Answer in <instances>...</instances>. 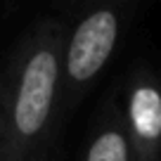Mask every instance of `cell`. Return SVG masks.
<instances>
[{
  "label": "cell",
  "instance_id": "cell-1",
  "mask_svg": "<svg viewBox=\"0 0 161 161\" xmlns=\"http://www.w3.org/2000/svg\"><path fill=\"white\" fill-rule=\"evenodd\" d=\"M62 71V38L43 24L24 43L10 90L0 104V161H21L50 123Z\"/></svg>",
  "mask_w": 161,
  "mask_h": 161
},
{
  "label": "cell",
  "instance_id": "cell-2",
  "mask_svg": "<svg viewBox=\"0 0 161 161\" xmlns=\"http://www.w3.org/2000/svg\"><path fill=\"white\" fill-rule=\"evenodd\" d=\"M119 38V19L114 10H95L74 29L64 52V71L69 83L80 86L100 74L109 62Z\"/></svg>",
  "mask_w": 161,
  "mask_h": 161
},
{
  "label": "cell",
  "instance_id": "cell-3",
  "mask_svg": "<svg viewBox=\"0 0 161 161\" xmlns=\"http://www.w3.org/2000/svg\"><path fill=\"white\" fill-rule=\"evenodd\" d=\"M128 123L140 149V161H149L161 142V90L137 83L128 100Z\"/></svg>",
  "mask_w": 161,
  "mask_h": 161
},
{
  "label": "cell",
  "instance_id": "cell-4",
  "mask_svg": "<svg viewBox=\"0 0 161 161\" xmlns=\"http://www.w3.org/2000/svg\"><path fill=\"white\" fill-rule=\"evenodd\" d=\"M128 152H130V145L126 135L116 128H109L95 137L86 154V161H128Z\"/></svg>",
  "mask_w": 161,
  "mask_h": 161
}]
</instances>
